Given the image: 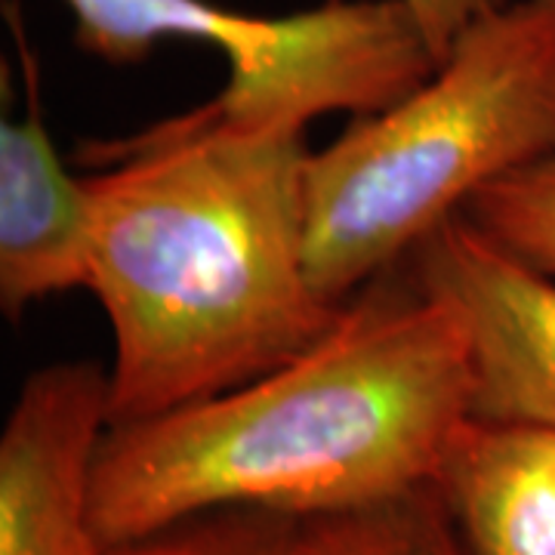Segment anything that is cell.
<instances>
[{
    "mask_svg": "<svg viewBox=\"0 0 555 555\" xmlns=\"http://www.w3.org/2000/svg\"><path fill=\"white\" fill-rule=\"evenodd\" d=\"M306 137L204 108L87 139L90 291L112 327L108 429L222 396L321 339L343 306L306 257Z\"/></svg>",
    "mask_w": 555,
    "mask_h": 555,
    "instance_id": "obj_1",
    "label": "cell"
},
{
    "mask_svg": "<svg viewBox=\"0 0 555 555\" xmlns=\"http://www.w3.org/2000/svg\"><path fill=\"white\" fill-rule=\"evenodd\" d=\"M469 383L463 321L398 262L275 371L112 426L93 476L100 540L118 550L217 509L339 516L416 491L469 416Z\"/></svg>",
    "mask_w": 555,
    "mask_h": 555,
    "instance_id": "obj_2",
    "label": "cell"
},
{
    "mask_svg": "<svg viewBox=\"0 0 555 555\" xmlns=\"http://www.w3.org/2000/svg\"><path fill=\"white\" fill-rule=\"evenodd\" d=\"M555 158V0H509L436 72L309 155L306 257L343 306L496 179Z\"/></svg>",
    "mask_w": 555,
    "mask_h": 555,
    "instance_id": "obj_3",
    "label": "cell"
},
{
    "mask_svg": "<svg viewBox=\"0 0 555 555\" xmlns=\"http://www.w3.org/2000/svg\"><path fill=\"white\" fill-rule=\"evenodd\" d=\"M75 43L108 65H137L164 40H201L229 78L201 108L229 130L306 137L312 120L379 115L436 72L414 16L392 0H324L291 16L232 13L207 0H62Z\"/></svg>",
    "mask_w": 555,
    "mask_h": 555,
    "instance_id": "obj_4",
    "label": "cell"
},
{
    "mask_svg": "<svg viewBox=\"0 0 555 555\" xmlns=\"http://www.w3.org/2000/svg\"><path fill=\"white\" fill-rule=\"evenodd\" d=\"M401 262L466 327L469 416L555 429V278L503 250L463 214Z\"/></svg>",
    "mask_w": 555,
    "mask_h": 555,
    "instance_id": "obj_5",
    "label": "cell"
},
{
    "mask_svg": "<svg viewBox=\"0 0 555 555\" xmlns=\"http://www.w3.org/2000/svg\"><path fill=\"white\" fill-rule=\"evenodd\" d=\"M108 433V367L53 361L22 383L0 436V555H108L93 476Z\"/></svg>",
    "mask_w": 555,
    "mask_h": 555,
    "instance_id": "obj_6",
    "label": "cell"
},
{
    "mask_svg": "<svg viewBox=\"0 0 555 555\" xmlns=\"http://www.w3.org/2000/svg\"><path fill=\"white\" fill-rule=\"evenodd\" d=\"M90 291V192L53 145L38 93L0 124V309L20 321L40 299Z\"/></svg>",
    "mask_w": 555,
    "mask_h": 555,
    "instance_id": "obj_7",
    "label": "cell"
},
{
    "mask_svg": "<svg viewBox=\"0 0 555 555\" xmlns=\"http://www.w3.org/2000/svg\"><path fill=\"white\" fill-rule=\"evenodd\" d=\"M433 491L469 555H555V429L466 416Z\"/></svg>",
    "mask_w": 555,
    "mask_h": 555,
    "instance_id": "obj_8",
    "label": "cell"
},
{
    "mask_svg": "<svg viewBox=\"0 0 555 555\" xmlns=\"http://www.w3.org/2000/svg\"><path fill=\"white\" fill-rule=\"evenodd\" d=\"M302 555H469L433 491L302 521Z\"/></svg>",
    "mask_w": 555,
    "mask_h": 555,
    "instance_id": "obj_9",
    "label": "cell"
},
{
    "mask_svg": "<svg viewBox=\"0 0 555 555\" xmlns=\"http://www.w3.org/2000/svg\"><path fill=\"white\" fill-rule=\"evenodd\" d=\"M463 217L513 257L555 278V158L485 185Z\"/></svg>",
    "mask_w": 555,
    "mask_h": 555,
    "instance_id": "obj_10",
    "label": "cell"
},
{
    "mask_svg": "<svg viewBox=\"0 0 555 555\" xmlns=\"http://www.w3.org/2000/svg\"><path fill=\"white\" fill-rule=\"evenodd\" d=\"M302 521L269 509H217L108 555H302Z\"/></svg>",
    "mask_w": 555,
    "mask_h": 555,
    "instance_id": "obj_11",
    "label": "cell"
},
{
    "mask_svg": "<svg viewBox=\"0 0 555 555\" xmlns=\"http://www.w3.org/2000/svg\"><path fill=\"white\" fill-rule=\"evenodd\" d=\"M392 3L404 7L414 16L433 56L441 62L469 25L491 16L509 0H392Z\"/></svg>",
    "mask_w": 555,
    "mask_h": 555,
    "instance_id": "obj_12",
    "label": "cell"
}]
</instances>
